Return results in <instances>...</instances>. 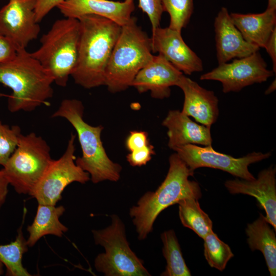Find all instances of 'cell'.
I'll return each instance as SVG.
<instances>
[{
	"label": "cell",
	"instance_id": "obj_39",
	"mask_svg": "<svg viewBox=\"0 0 276 276\" xmlns=\"http://www.w3.org/2000/svg\"><path fill=\"white\" fill-rule=\"evenodd\" d=\"M9 95H5L4 94H3L0 92V98L3 97H8Z\"/></svg>",
	"mask_w": 276,
	"mask_h": 276
},
{
	"label": "cell",
	"instance_id": "obj_9",
	"mask_svg": "<svg viewBox=\"0 0 276 276\" xmlns=\"http://www.w3.org/2000/svg\"><path fill=\"white\" fill-rule=\"evenodd\" d=\"M76 135L71 133L66 149L57 159H53L30 196L38 203L56 205L65 188L74 182L84 184L90 179L88 173L75 163Z\"/></svg>",
	"mask_w": 276,
	"mask_h": 276
},
{
	"label": "cell",
	"instance_id": "obj_30",
	"mask_svg": "<svg viewBox=\"0 0 276 276\" xmlns=\"http://www.w3.org/2000/svg\"><path fill=\"white\" fill-rule=\"evenodd\" d=\"M154 148L149 143L142 148L130 151L126 156L127 160L133 167L145 165L155 154Z\"/></svg>",
	"mask_w": 276,
	"mask_h": 276
},
{
	"label": "cell",
	"instance_id": "obj_29",
	"mask_svg": "<svg viewBox=\"0 0 276 276\" xmlns=\"http://www.w3.org/2000/svg\"><path fill=\"white\" fill-rule=\"evenodd\" d=\"M138 7L148 15L151 24L152 31L160 27L164 12L161 0H139Z\"/></svg>",
	"mask_w": 276,
	"mask_h": 276
},
{
	"label": "cell",
	"instance_id": "obj_13",
	"mask_svg": "<svg viewBox=\"0 0 276 276\" xmlns=\"http://www.w3.org/2000/svg\"><path fill=\"white\" fill-rule=\"evenodd\" d=\"M152 32L150 38L152 53H158L186 75L203 70L201 59L185 43L180 32L169 27H159Z\"/></svg>",
	"mask_w": 276,
	"mask_h": 276
},
{
	"label": "cell",
	"instance_id": "obj_31",
	"mask_svg": "<svg viewBox=\"0 0 276 276\" xmlns=\"http://www.w3.org/2000/svg\"><path fill=\"white\" fill-rule=\"evenodd\" d=\"M149 144L148 133L144 131H131L125 140V146L130 152L142 148Z\"/></svg>",
	"mask_w": 276,
	"mask_h": 276
},
{
	"label": "cell",
	"instance_id": "obj_19",
	"mask_svg": "<svg viewBox=\"0 0 276 276\" xmlns=\"http://www.w3.org/2000/svg\"><path fill=\"white\" fill-rule=\"evenodd\" d=\"M162 125L168 129V145L172 150L188 144L212 145L211 127L197 124L181 111L169 110Z\"/></svg>",
	"mask_w": 276,
	"mask_h": 276
},
{
	"label": "cell",
	"instance_id": "obj_23",
	"mask_svg": "<svg viewBox=\"0 0 276 276\" xmlns=\"http://www.w3.org/2000/svg\"><path fill=\"white\" fill-rule=\"evenodd\" d=\"M198 200L189 197L179 201V217L183 226L191 229L203 239L213 231V223L208 215L201 209Z\"/></svg>",
	"mask_w": 276,
	"mask_h": 276
},
{
	"label": "cell",
	"instance_id": "obj_28",
	"mask_svg": "<svg viewBox=\"0 0 276 276\" xmlns=\"http://www.w3.org/2000/svg\"><path fill=\"white\" fill-rule=\"evenodd\" d=\"M21 129L19 126H9L0 120V165L4 166L16 149Z\"/></svg>",
	"mask_w": 276,
	"mask_h": 276
},
{
	"label": "cell",
	"instance_id": "obj_7",
	"mask_svg": "<svg viewBox=\"0 0 276 276\" xmlns=\"http://www.w3.org/2000/svg\"><path fill=\"white\" fill-rule=\"evenodd\" d=\"M50 150L47 142L35 133L21 134L2 169L17 193L31 195L53 160Z\"/></svg>",
	"mask_w": 276,
	"mask_h": 276
},
{
	"label": "cell",
	"instance_id": "obj_12",
	"mask_svg": "<svg viewBox=\"0 0 276 276\" xmlns=\"http://www.w3.org/2000/svg\"><path fill=\"white\" fill-rule=\"evenodd\" d=\"M38 0H9L0 9V32L17 47L26 49L36 39L40 28L36 20Z\"/></svg>",
	"mask_w": 276,
	"mask_h": 276
},
{
	"label": "cell",
	"instance_id": "obj_4",
	"mask_svg": "<svg viewBox=\"0 0 276 276\" xmlns=\"http://www.w3.org/2000/svg\"><path fill=\"white\" fill-rule=\"evenodd\" d=\"M84 109L81 101L64 99L51 117L65 119L75 129L82 150V156L77 158L75 163L89 173L94 183L117 181L122 167L112 162L106 152L101 136L103 127L87 123L83 119Z\"/></svg>",
	"mask_w": 276,
	"mask_h": 276
},
{
	"label": "cell",
	"instance_id": "obj_37",
	"mask_svg": "<svg viewBox=\"0 0 276 276\" xmlns=\"http://www.w3.org/2000/svg\"><path fill=\"white\" fill-rule=\"evenodd\" d=\"M267 8L276 9V0H268Z\"/></svg>",
	"mask_w": 276,
	"mask_h": 276
},
{
	"label": "cell",
	"instance_id": "obj_35",
	"mask_svg": "<svg viewBox=\"0 0 276 276\" xmlns=\"http://www.w3.org/2000/svg\"><path fill=\"white\" fill-rule=\"evenodd\" d=\"M9 185L2 170H0V209L6 200L8 192Z\"/></svg>",
	"mask_w": 276,
	"mask_h": 276
},
{
	"label": "cell",
	"instance_id": "obj_38",
	"mask_svg": "<svg viewBox=\"0 0 276 276\" xmlns=\"http://www.w3.org/2000/svg\"><path fill=\"white\" fill-rule=\"evenodd\" d=\"M4 266L5 265L4 263L0 260V275H3L4 273Z\"/></svg>",
	"mask_w": 276,
	"mask_h": 276
},
{
	"label": "cell",
	"instance_id": "obj_21",
	"mask_svg": "<svg viewBox=\"0 0 276 276\" xmlns=\"http://www.w3.org/2000/svg\"><path fill=\"white\" fill-rule=\"evenodd\" d=\"M65 210L62 205L38 203L34 220L27 228L28 247L33 246L41 238L48 235L61 237L68 230L59 220Z\"/></svg>",
	"mask_w": 276,
	"mask_h": 276
},
{
	"label": "cell",
	"instance_id": "obj_11",
	"mask_svg": "<svg viewBox=\"0 0 276 276\" xmlns=\"http://www.w3.org/2000/svg\"><path fill=\"white\" fill-rule=\"evenodd\" d=\"M267 67L266 63L257 51L231 63L219 64L212 71L201 75L200 79L220 82L224 93L238 92L246 86L265 82L273 76L274 72Z\"/></svg>",
	"mask_w": 276,
	"mask_h": 276
},
{
	"label": "cell",
	"instance_id": "obj_5",
	"mask_svg": "<svg viewBox=\"0 0 276 276\" xmlns=\"http://www.w3.org/2000/svg\"><path fill=\"white\" fill-rule=\"evenodd\" d=\"M152 53L151 38L132 16L122 27L106 67L104 85L112 93L131 86L139 72L152 59Z\"/></svg>",
	"mask_w": 276,
	"mask_h": 276
},
{
	"label": "cell",
	"instance_id": "obj_8",
	"mask_svg": "<svg viewBox=\"0 0 276 276\" xmlns=\"http://www.w3.org/2000/svg\"><path fill=\"white\" fill-rule=\"evenodd\" d=\"M111 218L110 225L92 231L96 244L105 249L95 260L96 270L106 276L150 275L143 261L130 248L123 222L116 215Z\"/></svg>",
	"mask_w": 276,
	"mask_h": 276
},
{
	"label": "cell",
	"instance_id": "obj_15",
	"mask_svg": "<svg viewBox=\"0 0 276 276\" xmlns=\"http://www.w3.org/2000/svg\"><path fill=\"white\" fill-rule=\"evenodd\" d=\"M276 169L270 166L259 172L252 180H227L224 185L233 194H243L255 197L264 210L267 222L276 229Z\"/></svg>",
	"mask_w": 276,
	"mask_h": 276
},
{
	"label": "cell",
	"instance_id": "obj_10",
	"mask_svg": "<svg viewBox=\"0 0 276 276\" xmlns=\"http://www.w3.org/2000/svg\"><path fill=\"white\" fill-rule=\"evenodd\" d=\"M173 150L193 171L202 167L218 169L247 180L256 178L249 172L248 166L271 155V152H252L242 157L235 158L216 151L212 145L200 147L194 144L179 146Z\"/></svg>",
	"mask_w": 276,
	"mask_h": 276
},
{
	"label": "cell",
	"instance_id": "obj_36",
	"mask_svg": "<svg viewBox=\"0 0 276 276\" xmlns=\"http://www.w3.org/2000/svg\"><path fill=\"white\" fill-rule=\"evenodd\" d=\"M275 79L272 82L271 85L268 87L267 90L265 91V94L266 95L272 93L275 89Z\"/></svg>",
	"mask_w": 276,
	"mask_h": 276
},
{
	"label": "cell",
	"instance_id": "obj_17",
	"mask_svg": "<svg viewBox=\"0 0 276 276\" xmlns=\"http://www.w3.org/2000/svg\"><path fill=\"white\" fill-rule=\"evenodd\" d=\"M217 58L219 64L240 58L259 51L260 48L247 42L233 22L227 9L222 7L214 21Z\"/></svg>",
	"mask_w": 276,
	"mask_h": 276
},
{
	"label": "cell",
	"instance_id": "obj_34",
	"mask_svg": "<svg viewBox=\"0 0 276 276\" xmlns=\"http://www.w3.org/2000/svg\"><path fill=\"white\" fill-rule=\"evenodd\" d=\"M270 56L273 64V72H276V28L271 34L264 48Z\"/></svg>",
	"mask_w": 276,
	"mask_h": 276
},
{
	"label": "cell",
	"instance_id": "obj_20",
	"mask_svg": "<svg viewBox=\"0 0 276 276\" xmlns=\"http://www.w3.org/2000/svg\"><path fill=\"white\" fill-rule=\"evenodd\" d=\"M276 9L267 8L261 13H232L231 19L247 42L265 48L276 28Z\"/></svg>",
	"mask_w": 276,
	"mask_h": 276
},
{
	"label": "cell",
	"instance_id": "obj_25",
	"mask_svg": "<svg viewBox=\"0 0 276 276\" xmlns=\"http://www.w3.org/2000/svg\"><path fill=\"white\" fill-rule=\"evenodd\" d=\"M160 237L163 244V255L167 263L165 270L160 275L190 276L191 272L182 257L174 231L173 229L165 231Z\"/></svg>",
	"mask_w": 276,
	"mask_h": 276
},
{
	"label": "cell",
	"instance_id": "obj_3",
	"mask_svg": "<svg viewBox=\"0 0 276 276\" xmlns=\"http://www.w3.org/2000/svg\"><path fill=\"white\" fill-rule=\"evenodd\" d=\"M169 162L168 173L157 190L146 193L136 205L129 210V215L140 240L146 239L152 232L154 221L163 210L183 198L199 199L201 197L198 183L189 179L194 171L176 153L170 155Z\"/></svg>",
	"mask_w": 276,
	"mask_h": 276
},
{
	"label": "cell",
	"instance_id": "obj_32",
	"mask_svg": "<svg viewBox=\"0 0 276 276\" xmlns=\"http://www.w3.org/2000/svg\"><path fill=\"white\" fill-rule=\"evenodd\" d=\"M16 45L0 32V63L12 59L16 54Z\"/></svg>",
	"mask_w": 276,
	"mask_h": 276
},
{
	"label": "cell",
	"instance_id": "obj_24",
	"mask_svg": "<svg viewBox=\"0 0 276 276\" xmlns=\"http://www.w3.org/2000/svg\"><path fill=\"white\" fill-rule=\"evenodd\" d=\"M28 247L22 226L17 230L15 240L8 244L0 245V260L6 267L7 275H31L22 262L23 256L28 251Z\"/></svg>",
	"mask_w": 276,
	"mask_h": 276
},
{
	"label": "cell",
	"instance_id": "obj_6",
	"mask_svg": "<svg viewBox=\"0 0 276 276\" xmlns=\"http://www.w3.org/2000/svg\"><path fill=\"white\" fill-rule=\"evenodd\" d=\"M80 34L78 19L65 17L58 19L40 38V48L30 53L58 86L67 85L76 66Z\"/></svg>",
	"mask_w": 276,
	"mask_h": 276
},
{
	"label": "cell",
	"instance_id": "obj_22",
	"mask_svg": "<svg viewBox=\"0 0 276 276\" xmlns=\"http://www.w3.org/2000/svg\"><path fill=\"white\" fill-rule=\"evenodd\" d=\"M262 214L245 229L247 243L250 249L260 250L263 254L270 275H276V237L274 229Z\"/></svg>",
	"mask_w": 276,
	"mask_h": 276
},
{
	"label": "cell",
	"instance_id": "obj_2",
	"mask_svg": "<svg viewBox=\"0 0 276 276\" xmlns=\"http://www.w3.org/2000/svg\"><path fill=\"white\" fill-rule=\"evenodd\" d=\"M54 82L50 74L26 49H17L12 59L0 63V83L10 88L8 109L11 112L32 111L49 105Z\"/></svg>",
	"mask_w": 276,
	"mask_h": 276
},
{
	"label": "cell",
	"instance_id": "obj_18",
	"mask_svg": "<svg viewBox=\"0 0 276 276\" xmlns=\"http://www.w3.org/2000/svg\"><path fill=\"white\" fill-rule=\"evenodd\" d=\"M176 86L184 94L181 112L202 125L211 127L219 116L218 99L214 91L203 88L183 75Z\"/></svg>",
	"mask_w": 276,
	"mask_h": 276
},
{
	"label": "cell",
	"instance_id": "obj_26",
	"mask_svg": "<svg viewBox=\"0 0 276 276\" xmlns=\"http://www.w3.org/2000/svg\"><path fill=\"white\" fill-rule=\"evenodd\" d=\"M204 256L211 267L223 271L234 257L230 247L214 233H209L203 239Z\"/></svg>",
	"mask_w": 276,
	"mask_h": 276
},
{
	"label": "cell",
	"instance_id": "obj_1",
	"mask_svg": "<svg viewBox=\"0 0 276 276\" xmlns=\"http://www.w3.org/2000/svg\"><path fill=\"white\" fill-rule=\"evenodd\" d=\"M78 19V55L71 76L77 84L86 89L104 85L106 67L122 27L97 15H85Z\"/></svg>",
	"mask_w": 276,
	"mask_h": 276
},
{
	"label": "cell",
	"instance_id": "obj_33",
	"mask_svg": "<svg viewBox=\"0 0 276 276\" xmlns=\"http://www.w3.org/2000/svg\"><path fill=\"white\" fill-rule=\"evenodd\" d=\"M65 0H38L35 9V18L39 23L55 7Z\"/></svg>",
	"mask_w": 276,
	"mask_h": 276
},
{
	"label": "cell",
	"instance_id": "obj_14",
	"mask_svg": "<svg viewBox=\"0 0 276 276\" xmlns=\"http://www.w3.org/2000/svg\"><path fill=\"white\" fill-rule=\"evenodd\" d=\"M183 73L163 56L153 55L133 80L131 86L139 93L150 91L152 97L163 99L171 95L170 87L176 86Z\"/></svg>",
	"mask_w": 276,
	"mask_h": 276
},
{
	"label": "cell",
	"instance_id": "obj_16",
	"mask_svg": "<svg viewBox=\"0 0 276 276\" xmlns=\"http://www.w3.org/2000/svg\"><path fill=\"white\" fill-rule=\"evenodd\" d=\"M57 8L64 17L78 19L85 15H97L122 27L131 19L135 6L133 0H65Z\"/></svg>",
	"mask_w": 276,
	"mask_h": 276
},
{
	"label": "cell",
	"instance_id": "obj_27",
	"mask_svg": "<svg viewBox=\"0 0 276 276\" xmlns=\"http://www.w3.org/2000/svg\"><path fill=\"white\" fill-rule=\"evenodd\" d=\"M164 11L170 15L169 27L180 32L189 22L193 12V0H161Z\"/></svg>",
	"mask_w": 276,
	"mask_h": 276
}]
</instances>
